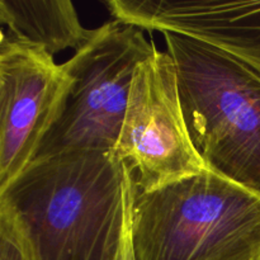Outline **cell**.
Here are the masks:
<instances>
[{
  "mask_svg": "<svg viewBox=\"0 0 260 260\" xmlns=\"http://www.w3.org/2000/svg\"><path fill=\"white\" fill-rule=\"evenodd\" d=\"M132 173L113 151H74L32 161L0 203L38 260H117Z\"/></svg>",
  "mask_w": 260,
  "mask_h": 260,
  "instance_id": "cell-1",
  "label": "cell"
},
{
  "mask_svg": "<svg viewBox=\"0 0 260 260\" xmlns=\"http://www.w3.org/2000/svg\"><path fill=\"white\" fill-rule=\"evenodd\" d=\"M161 33L188 134L206 169L260 193V74L196 38Z\"/></svg>",
  "mask_w": 260,
  "mask_h": 260,
  "instance_id": "cell-2",
  "label": "cell"
},
{
  "mask_svg": "<svg viewBox=\"0 0 260 260\" xmlns=\"http://www.w3.org/2000/svg\"><path fill=\"white\" fill-rule=\"evenodd\" d=\"M136 260H260V193L200 173L135 190Z\"/></svg>",
  "mask_w": 260,
  "mask_h": 260,
  "instance_id": "cell-3",
  "label": "cell"
},
{
  "mask_svg": "<svg viewBox=\"0 0 260 260\" xmlns=\"http://www.w3.org/2000/svg\"><path fill=\"white\" fill-rule=\"evenodd\" d=\"M144 30L112 20L62 63L70 84L32 161L65 152L114 151L135 71L156 50Z\"/></svg>",
  "mask_w": 260,
  "mask_h": 260,
  "instance_id": "cell-4",
  "label": "cell"
},
{
  "mask_svg": "<svg viewBox=\"0 0 260 260\" xmlns=\"http://www.w3.org/2000/svg\"><path fill=\"white\" fill-rule=\"evenodd\" d=\"M114 154L141 192L205 172L180 106L177 71L169 53L156 48L135 71Z\"/></svg>",
  "mask_w": 260,
  "mask_h": 260,
  "instance_id": "cell-5",
  "label": "cell"
},
{
  "mask_svg": "<svg viewBox=\"0 0 260 260\" xmlns=\"http://www.w3.org/2000/svg\"><path fill=\"white\" fill-rule=\"evenodd\" d=\"M69 84L52 55L0 37V190L35 159Z\"/></svg>",
  "mask_w": 260,
  "mask_h": 260,
  "instance_id": "cell-6",
  "label": "cell"
},
{
  "mask_svg": "<svg viewBox=\"0 0 260 260\" xmlns=\"http://www.w3.org/2000/svg\"><path fill=\"white\" fill-rule=\"evenodd\" d=\"M2 37L56 55L68 48L85 47L98 28L81 24L69 0H0Z\"/></svg>",
  "mask_w": 260,
  "mask_h": 260,
  "instance_id": "cell-7",
  "label": "cell"
},
{
  "mask_svg": "<svg viewBox=\"0 0 260 260\" xmlns=\"http://www.w3.org/2000/svg\"><path fill=\"white\" fill-rule=\"evenodd\" d=\"M0 260H38L17 218L0 203Z\"/></svg>",
  "mask_w": 260,
  "mask_h": 260,
  "instance_id": "cell-8",
  "label": "cell"
},
{
  "mask_svg": "<svg viewBox=\"0 0 260 260\" xmlns=\"http://www.w3.org/2000/svg\"><path fill=\"white\" fill-rule=\"evenodd\" d=\"M135 190H136V183L134 177H131L128 184V193H127V211H126V223H124L123 238H122L121 249H119L117 260H136L134 250V244H132V205H134Z\"/></svg>",
  "mask_w": 260,
  "mask_h": 260,
  "instance_id": "cell-9",
  "label": "cell"
}]
</instances>
